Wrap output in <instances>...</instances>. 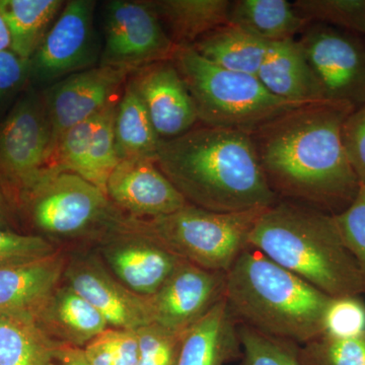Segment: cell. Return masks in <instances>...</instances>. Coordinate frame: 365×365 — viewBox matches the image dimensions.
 <instances>
[{"instance_id": "cell-1", "label": "cell", "mask_w": 365, "mask_h": 365, "mask_svg": "<svg viewBox=\"0 0 365 365\" xmlns=\"http://www.w3.org/2000/svg\"><path fill=\"white\" fill-rule=\"evenodd\" d=\"M352 111L339 103H311L282 113L250 133L268 185L278 198L332 215L351 205L360 184L341 131Z\"/></svg>"}, {"instance_id": "cell-2", "label": "cell", "mask_w": 365, "mask_h": 365, "mask_svg": "<svg viewBox=\"0 0 365 365\" xmlns=\"http://www.w3.org/2000/svg\"><path fill=\"white\" fill-rule=\"evenodd\" d=\"M155 163L190 205L240 212L279 201L262 170L248 132L201 124L160 140Z\"/></svg>"}, {"instance_id": "cell-3", "label": "cell", "mask_w": 365, "mask_h": 365, "mask_svg": "<svg viewBox=\"0 0 365 365\" xmlns=\"http://www.w3.org/2000/svg\"><path fill=\"white\" fill-rule=\"evenodd\" d=\"M249 247L328 297L365 294L359 265L335 215L306 204L278 201L259 217Z\"/></svg>"}, {"instance_id": "cell-4", "label": "cell", "mask_w": 365, "mask_h": 365, "mask_svg": "<svg viewBox=\"0 0 365 365\" xmlns=\"http://www.w3.org/2000/svg\"><path fill=\"white\" fill-rule=\"evenodd\" d=\"M225 299L237 323L304 345L321 337L331 297L248 248L227 272Z\"/></svg>"}, {"instance_id": "cell-5", "label": "cell", "mask_w": 365, "mask_h": 365, "mask_svg": "<svg viewBox=\"0 0 365 365\" xmlns=\"http://www.w3.org/2000/svg\"><path fill=\"white\" fill-rule=\"evenodd\" d=\"M266 209L215 212L187 204L160 217H124L116 230L145 235L182 260L227 273L240 255L250 248V235Z\"/></svg>"}, {"instance_id": "cell-6", "label": "cell", "mask_w": 365, "mask_h": 365, "mask_svg": "<svg viewBox=\"0 0 365 365\" xmlns=\"http://www.w3.org/2000/svg\"><path fill=\"white\" fill-rule=\"evenodd\" d=\"M173 61L191 93L199 122L251 133L300 103L272 95L256 76L223 69L191 46H177Z\"/></svg>"}, {"instance_id": "cell-7", "label": "cell", "mask_w": 365, "mask_h": 365, "mask_svg": "<svg viewBox=\"0 0 365 365\" xmlns=\"http://www.w3.org/2000/svg\"><path fill=\"white\" fill-rule=\"evenodd\" d=\"M24 196L36 227L53 237L110 235L123 220L104 191L78 175L52 168Z\"/></svg>"}, {"instance_id": "cell-8", "label": "cell", "mask_w": 365, "mask_h": 365, "mask_svg": "<svg viewBox=\"0 0 365 365\" xmlns=\"http://www.w3.org/2000/svg\"><path fill=\"white\" fill-rule=\"evenodd\" d=\"M328 102L365 105V42L355 34L311 23L299 40Z\"/></svg>"}, {"instance_id": "cell-9", "label": "cell", "mask_w": 365, "mask_h": 365, "mask_svg": "<svg viewBox=\"0 0 365 365\" xmlns=\"http://www.w3.org/2000/svg\"><path fill=\"white\" fill-rule=\"evenodd\" d=\"M176 49L150 2L114 0L107 4L101 66L139 71L172 60Z\"/></svg>"}, {"instance_id": "cell-10", "label": "cell", "mask_w": 365, "mask_h": 365, "mask_svg": "<svg viewBox=\"0 0 365 365\" xmlns=\"http://www.w3.org/2000/svg\"><path fill=\"white\" fill-rule=\"evenodd\" d=\"M52 129L45 101L28 95L0 125V173L25 192L50 167Z\"/></svg>"}, {"instance_id": "cell-11", "label": "cell", "mask_w": 365, "mask_h": 365, "mask_svg": "<svg viewBox=\"0 0 365 365\" xmlns=\"http://www.w3.org/2000/svg\"><path fill=\"white\" fill-rule=\"evenodd\" d=\"M63 280L100 312L110 328L138 330L153 323L150 297L125 287L95 257L67 262Z\"/></svg>"}, {"instance_id": "cell-12", "label": "cell", "mask_w": 365, "mask_h": 365, "mask_svg": "<svg viewBox=\"0 0 365 365\" xmlns=\"http://www.w3.org/2000/svg\"><path fill=\"white\" fill-rule=\"evenodd\" d=\"M227 273L206 270L186 260L150 297L153 323L184 332L225 299Z\"/></svg>"}, {"instance_id": "cell-13", "label": "cell", "mask_w": 365, "mask_h": 365, "mask_svg": "<svg viewBox=\"0 0 365 365\" xmlns=\"http://www.w3.org/2000/svg\"><path fill=\"white\" fill-rule=\"evenodd\" d=\"M129 73L126 69L100 66L71 74L50 88L45 105L51 123L53 155L64 132L115 102L113 97Z\"/></svg>"}, {"instance_id": "cell-14", "label": "cell", "mask_w": 365, "mask_h": 365, "mask_svg": "<svg viewBox=\"0 0 365 365\" xmlns=\"http://www.w3.org/2000/svg\"><path fill=\"white\" fill-rule=\"evenodd\" d=\"M95 2H67L56 23L31 59V73L40 81H54L90 66L93 54Z\"/></svg>"}, {"instance_id": "cell-15", "label": "cell", "mask_w": 365, "mask_h": 365, "mask_svg": "<svg viewBox=\"0 0 365 365\" xmlns=\"http://www.w3.org/2000/svg\"><path fill=\"white\" fill-rule=\"evenodd\" d=\"M102 254L113 275L143 297L157 294L182 260L150 237L121 230L108 235Z\"/></svg>"}, {"instance_id": "cell-16", "label": "cell", "mask_w": 365, "mask_h": 365, "mask_svg": "<svg viewBox=\"0 0 365 365\" xmlns=\"http://www.w3.org/2000/svg\"><path fill=\"white\" fill-rule=\"evenodd\" d=\"M106 194L116 207L139 220L169 215L188 204L150 158L121 160L108 180Z\"/></svg>"}, {"instance_id": "cell-17", "label": "cell", "mask_w": 365, "mask_h": 365, "mask_svg": "<svg viewBox=\"0 0 365 365\" xmlns=\"http://www.w3.org/2000/svg\"><path fill=\"white\" fill-rule=\"evenodd\" d=\"M130 83L160 140L181 136L199 123L193 98L173 59L139 69Z\"/></svg>"}, {"instance_id": "cell-18", "label": "cell", "mask_w": 365, "mask_h": 365, "mask_svg": "<svg viewBox=\"0 0 365 365\" xmlns=\"http://www.w3.org/2000/svg\"><path fill=\"white\" fill-rule=\"evenodd\" d=\"M67 266L60 252L0 268V314L36 319L63 280Z\"/></svg>"}, {"instance_id": "cell-19", "label": "cell", "mask_w": 365, "mask_h": 365, "mask_svg": "<svg viewBox=\"0 0 365 365\" xmlns=\"http://www.w3.org/2000/svg\"><path fill=\"white\" fill-rule=\"evenodd\" d=\"M257 78L272 95L283 100L300 104L325 101L299 40L269 43Z\"/></svg>"}, {"instance_id": "cell-20", "label": "cell", "mask_w": 365, "mask_h": 365, "mask_svg": "<svg viewBox=\"0 0 365 365\" xmlns=\"http://www.w3.org/2000/svg\"><path fill=\"white\" fill-rule=\"evenodd\" d=\"M240 359L237 323L222 299L182 334L177 365H228Z\"/></svg>"}, {"instance_id": "cell-21", "label": "cell", "mask_w": 365, "mask_h": 365, "mask_svg": "<svg viewBox=\"0 0 365 365\" xmlns=\"http://www.w3.org/2000/svg\"><path fill=\"white\" fill-rule=\"evenodd\" d=\"M35 321L60 344L79 348L110 328L100 312L66 284L57 288Z\"/></svg>"}, {"instance_id": "cell-22", "label": "cell", "mask_w": 365, "mask_h": 365, "mask_svg": "<svg viewBox=\"0 0 365 365\" xmlns=\"http://www.w3.org/2000/svg\"><path fill=\"white\" fill-rule=\"evenodd\" d=\"M160 23L176 46H192L228 23L230 0H158L150 1Z\"/></svg>"}, {"instance_id": "cell-23", "label": "cell", "mask_w": 365, "mask_h": 365, "mask_svg": "<svg viewBox=\"0 0 365 365\" xmlns=\"http://www.w3.org/2000/svg\"><path fill=\"white\" fill-rule=\"evenodd\" d=\"M268 45L241 26L227 23L191 47L203 58L223 69L257 76Z\"/></svg>"}, {"instance_id": "cell-24", "label": "cell", "mask_w": 365, "mask_h": 365, "mask_svg": "<svg viewBox=\"0 0 365 365\" xmlns=\"http://www.w3.org/2000/svg\"><path fill=\"white\" fill-rule=\"evenodd\" d=\"M228 23L267 43L295 39L309 25L287 0L232 1Z\"/></svg>"}, {"instance_id": "cell-25", "label": "cell", "mask_w": 365, "mask_h": 365, "mask_svg": "<svg viewBox=\"0 0 365 365\" xmlns=\"http://www.w3.org/2000/svg\"><path fill=\"white\" fill-rule=\"evenodd\" d=\"M60 345L35 319L0 314V365H58Z\"/></svg>"}, {"instance_id": "cell-26", "label": "cell", "mask_w": 365, "mask_h": 365, "mask_svg": "<svg viewBox=\"0 0 365 365\" xmlns=\"http://www.w3.org/2000/svg\"><path fill=\"white\" fill-rule=\"evenodd\" d=\"M115 141L120 160H155L160 138L153 128L143 100L130 81L117 106Z\"/></svg>"}, {"instance_id": "cell-27", "label": "cell", "mask_w": 365, "mask_h": 365, "mask_svg": "<svg viewBox=\"0 0 365 365\" xmlns=\"http://www.w3.org/2000/svg\"><path fill=\"white\" fill-rule=\"evenodd\" d=\"M62 6L60 0H0L11 32V50L21 58L32 59Z\"/></svg>"}, {"instance_id": "cell-28", "label": "cell", "mask_w": 365, "mask_h": 365, "mask_svg": "<svg viewBox=\"0 0 365 365\" xmlns=\"http://www.w3.org/2000/svg\"><path fill=\"white\" fill-rule=\"evenodd\" d=\"M116 103L106 107L93 139L83 179L97 186L106 193L107 182L121 160L118 155L115 141V118L117 113Z\"/></svg>"}, {"instance_id": "cell-29", "label": "cell", "mask_w": 365, "mask_h": 365, "mask_svg": "<svg viewBox=\"0 0 365 365\" xmlns=\"http://www.w3.org/2000/svg\"><path fill=\"white\" fill-rule=\"evenodd\" d=\"M292 4L307 23L365 36V0H297Z\"/></svg>"}, {"instance_id": "cell-30", "label": "cell", "mask_w": 365, "mask_h": 365, "mask_svg": "<svg viewBox=\"0 0 365 365\" xmlns=\"http://www.w3.org/2000/svg\"><path fill=\"white\" fill-rule=\"evenodd\" d=\"M302 365H365V335L352 338L321 336L299 347Z\"/></svg>"}, {"instance_id": "cell-31", "label": "cell", "mask_w": 365, "mask_h": 365, "mask_svg": "<svg viewBox=\"0 0 365 365\" xmlns=\"http://www.w3.org/2000/svg\"><path fill=\"white\" fill-rule=\"evenodd\" d=\"M241 365H302L294 343L271 337L249 327L239 328Z\"/></svg>"}, {"instance_id": "cell-32", "label": "cell", "mask_w": 365, "mask_h": 365, "mask_svg": "<svg viewBox=\"0 0 365 365\" xmlns=\"http://www.w3.org/2000/svg\"><path fill=\"white\" fill-rule=\"evenodd\" d=\"M104 110L64 132L57 143L50 168L83 178L91 139Z\"/></svg>"}, {"instance_id": "cell-33", "label": "cell", "mask_w": 365, "mask_h": 365, "mask_svg": "<svg viewBox=\"0 0 365 365\" xmlns=\"http://www.w3.org/2000/svg\"><path fill=\"white\" fill-rule=\"evenodd\" d=\"M365 335V300L362 295L331 297L324 314L322 336L352 338Z\"/></svg>"}, {"instance_id": "cell-34", "label": "cell", "mask_w": 365, "mask_h": 365, "mask_svg": "<svg viewBox=\"0 0 365 365\" xmlns=\"http://www.w3.org/2000/svg\"><path fill=\"white\" fill-rule=\"evenodd\" d=\"M184 332H175L155 323L139 328L137 365H177Z\"/></svg>"}, {"instance_id": "cell-35", "label": "cell", "mask_w": 365, "mask_h": 365, "mask_svg": "<svg viewBox=\"0 0 365 365\" xmlns=\"http://www.w3.org/2000/svg\"><path fill=\"white\" fill-rule=\"evenodd\" d=\"M55 252L56 248L45 237L0 228V268L37 260Z\"/></svg>"}, {"instance_id": "cell-36", "label": "cell", "mask_w": 365, "mask_h": 365, "mask_svg": "<svg viewBox=\"0 0 365 365\" xmlns=\"http://www.w3.org/2000/svg\"><path fill=\"white\" fill-rule=\"evenodd\" d=\"M336 222L346 247L359 265L365 288V186L360 185L359 194L351 205L340 215Z\"/></svg>"}, {"instance_id": "cell-37", "label": "cell", "mask_w": 365, "mask_h": 365, "mask_svg": "<svg viewBox=\"0 0 365 365\" xmlns=\"http://www.w3.org/2000/svg\"><path fill=\"white\" fill-rule=\"evenodd\" d=\"M341 136L346 155L359 184L365 186V105L348 115Z\"/></svg>"}, {"instance_id": "cell-38", "label": "cell", "mask_w": 365, "mask_h": 365, "mask_svg": "<svg viewBox=\"0 0 365 365\" xmlns=\"http://www.w3.org/2000/svg\"><path fill=\"white\" fill-rule=\"evenodd\" d=\"M102 335L109 347L113 365H137L139 341L136 330L108 328Z\"/></svg>"}, {"instance_id": "cell-39", "label": "cell", "mask_w": 365, "mask_h": 365, "mask_svg": "<svg viewBox=\"0 0 365 365\" xmlns=\"http://www.w3.org/2000/svg\"><path fill=\"white\" fill-rule=\"evenodd\" d=\"M31 73V60L13 50L0 52V101L25 83Z\"/></svg>"}, {"instance_id": "cell-40", "label": "cell", "mask_w": 365, "mask_h": 365, "mask_svg": "<svg viewBox=\"0 0 365 365\" xmlns=\"http://www.w3.org/2000/svg\"><path fill=\"white\" fill-rule=\"evenodd\" d=\"M58 365H91L86 359L83 348L69 345H60L58 349Z\"/></svg>"}, {"instance_id": "cell-41", "label": "cell", "mask_w": 365, "mask_h": 365, "mask_svg": "<svg viewBox=\"0 0 365 365\" xmlns=\"http://www.w3.org/2000/svg\"><path fill=\"white\" fill-rule=\"evenodd\" d=\"M11 37L9 32V26L2 13L1 6H0V52L11 50Z\"/></svg>"}, {"instance_id": "cell-42", "label": "cell", "mask_w": 365, "mask_h": 365, "mask_svg": "<svg viewBox=\"0 0 365 365\" xmlns=\"http://www.w3.org/2000/svg\"><path fill=\"white\" fill-rule=\"evenodd\" d=\"M9 206H7L6 197L0 189V228L7 230L9 227Z\"/></svg>"}]
</instances>
